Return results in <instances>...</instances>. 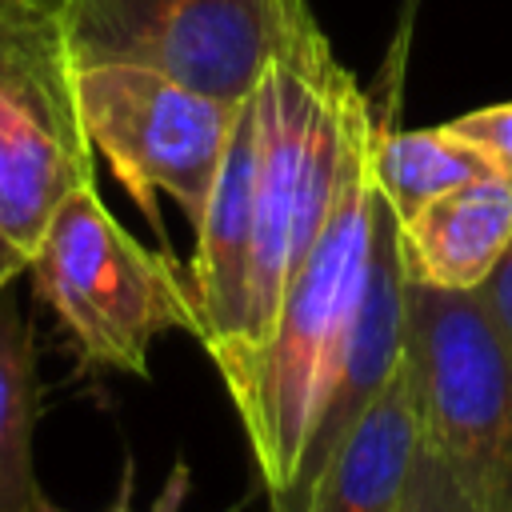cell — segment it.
Here are the masks:
<instances>
[{"mask_svg":"<svg viewBox=\"0 0 512 512\" xmlns=\"http://www.w3.org/2000/svg\"><path fill=\"white\" fill-rule=\"evenodd\" d=\"M360 88L336 64L320 28L272 60L256 104V228L248 296V396L256 352L272 328L280 292L316 240L344 168V144ZM232 400V404H240Z\"/></svg>","mask_w":512,"mask_h":512,"instance_id":"7a4b0ae2","label":"cell"},{"mask_svg":"<svg viewBox=\"0 0 512 512\" xmlns=\"http://www.w3.org/2000/svg\"><path fill=\"white\" fill-rule=\"evenodd\" d=\"M404 356H408V316H404L400 220L380 192L368 288H364L352 344H348V352H344V360L328 384V396H324V404H320V412L304 436V448H300V460H296L288 484L272 496V512H304L320 468L340 448V440L360 424V416L376 404V396L388 388V380L396 376Z\"/></svg>","mask_w":512,"mask_h":512,"instance_id":"ba28073f","label":"cell"},{"mask_svg":"<svg viewBox=\"0 0 512 512\" xmlns=\"http://www.w3.org/2000/svg\"><path fill=\"white\" fill-rule=\"evenodd\" d=\"M404 316L424 444L476 512H512V360L480 296L404 280Z\"/></svg>","mask_w":512,"mask_h":512,"instance_id":"5b68a950","label":"cell"},{"mask_svg":"<svg viewBox=\"0 0 512 512\" xmlns=\"http://www.w3.org/2000/svg\"><path fill=\"white\" fill-rule=\"evenodd\" d=\"M76 96L92 152L112 164L160 240L156 196H172L196 228L240 104L136 64H76Z\"/></svg>","mask_w":512,"mask_h":512,"instance_id":"52a82bcc","label":"cell"},{"mask_svg":"<svg viewBox=\"0 0 512 512\" xmlns=\"http://www.w3.org/2000/svg\"><path fill=\"white\" fill-rule=\"evenodd\" d=\"M372 168H376V184H380L384 200L392 204L396 220L412 216L428 200H436L476 176L496 172V164L476 144H468L460 132H452L448 124H436V128L376 124Z\"/></svg>","mask_w":512,"mask_h":512,"instance_id":"7c38bea8","label":"cell"},{"mask_svg":"<svg viewBox=\"0 0 512 512\" xmlns=\"http://www.w3.org/2000/svg\"><path fill=\"white\" fill-rule=\"evenodd\" d=\"M36 432V340L16 292H0V512H36L44 488L32 460Z\"/></svg>","mask_w":512,"mask_h":512,"instance_id":"8fae6325","label":"cell"},{"mask_svg":"<svg viewBox=\"0 0 512 512\" xmlns=\"http://www.w3.org/2000/svg\"><path fill=\"white\" fill-rule=\"evenodd\" d=\"M420 444L424 408L404 356L388 388L320 468L304 512H400Z\"/></svg>","mask_w":512,"mask_h":512,"instance_id":"30bf717a","label":"cell"},{"mask_svg":"<svg viewBox=\"0 0 512 512\" xmlns=\"http://www.w3.org/2000/svg\"><path fill=\"white\" fill-rule=\"evenodd\" d=\"M188 492H192V468H188V460H176V464L168 468V480L160 484L156 500L148 504V512H180L184 500H188ZM104 512H136V508H132V460H124L120 492H116V500H112ZM228 512H240V508H228Z\"/></svg>","mask_w":512,"mask_h":512,"instance_id":"9a60e30c","label":"cell"},{"mask_svg":"<svg viewBox=\"0 0 512 512\" xmlns=\"http://www.w3.org/2000/svg\"><path fill=\"white\" fill-rule=\"evenodd\" d=\"M452 132H460L468 144H476L504 176H512V100L472 108L456 120H448Z\"/></svg>","mask_w":512,"mask_h":512,"instance_id":"5bb4252c","label":"cell"},{"mask_svg":"<svg viewBox=\"0 0 512 512\" xmlns=\"http://www.w3.org/2000/svg\"><path fill=\"white\" fill-rule=\"evenodd\" d=\"M28 272L84 368L148 376V352L164 332L196 336L188 276L172 252L144 248L104 208L96 180L60 200Z\"/></svg>","mask_w":512,"mask_h":512,"instance_id":"3957f363","label":"cell"},{"mask_svg":"<svg viewBox=\"0 0 512 512\" xmlns=\"http://www.w3.org/2000/svg\"><path fill=\"white\" fill-rule=\"evenodd\" d=\"M512 244V176H476L400 220L404 280L436 292H476Z\"/></svg>","mask_w":512,"mask_h":512,"instance_id":"9c48e42d","label":"cell"},{"mask_svg":"<svg viewBox=\"0 0 512 512\" xmlns=\"http://www.w3.org/2000/svg\"><path fill=\"white\" fill-rule=\"evenodd\" d=\"M76 64H136L244 104L316 28L304 0H56Z\"/></svg>","mask_w":512,"mask_h":512,"instance_id":"277c9868","label":"cell"},{"mask_svg":"<svg viewBox=\"0 0 512 512\" xmlns=\"http://www.w3.org/2000/svg\"><path fill=\"white\" fill-rule=\"evenodd\" d=\"M400 512H476V508L468 504V496L456 484V476L448 472V464L428 444H420V456L412 464Z\"/></svg>","mask_w":512,"mask_h":512,"instance_id":"4fadbf2b","label":"cell"},{"mask_svg":"<svg viewBox=\"0 0 512 512\" xmlns=\"http://www.w3.org/2000/svg\"><path fill=\"white\" fill-rule=\"evenodd\" d=\"M372 152L376 120L360 96L348 124L332 208L280 292L272 328L256 352L248 396L236 404L268 500L288 484L304 436L356 332L380 212Z\"/></svg>","mask_w":512,"mask_h":512,"instance_id":"6da1fadb","label":"cell"},{"mask_svg":"<svg viewBox=\"0 0 512 512\" xmlns=\"http://www.w3.org/2000/svg\"><path fill=\"white\" fill-rule=\"evenodd\" d=\"M92 180V140L56 0H0V228L28 264L60 200Z\"/></svg>","mask_w":512,"mask_h":512,"instance_id":"8992f818","label":"cell"},{"mask_svg":"<svg viewBox=\"0 0 512 512\" xmlns=\"http://www.w3.org/2000/svg\"><path fill=\"white\" fill-rule=\"evenodd\" d=\"M476 296H480V304L488 312V324L496 328V336H500V344L512 360V244L500 256V264L488 272V280L476 288Z\"/></svg>","mask_w":512,"mask_h":512,"instance_id":"2e32d148","label":"cell"},{"mask_svg":"<svg viewBox=\"0 0 512 512\" xmlns=\"http://www.w3.org/2000/svg\"><path fill=\"white\" fill-rule=\"evenodd\" d=\"M36 512H64V508H56V504H52V500H48V496H44V500H40V504H36Z\"/></svg>","mask_w":512,"mask_h":512,"instance_id":"ac0fdd59","label":"cell"},{"mask_svg":"<svg viewBox=\"0 0 512 512\" xmlns=\"http://www.w3.org/2000/svg\"><path fill=\"white\" fill-rule=\"evenodd\" d=\"M24 272H28V256H24V248L0 228V292L12 288L16 276H24Z\"/></svg>","mask_w":512,"mask_h":512,"instance_id":"e0dca14e","label":"cell"}]
</instances>
